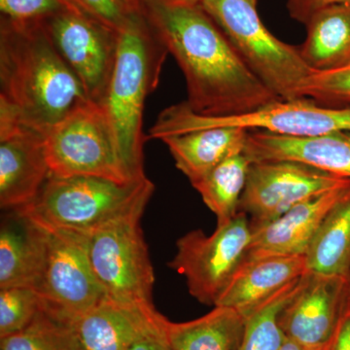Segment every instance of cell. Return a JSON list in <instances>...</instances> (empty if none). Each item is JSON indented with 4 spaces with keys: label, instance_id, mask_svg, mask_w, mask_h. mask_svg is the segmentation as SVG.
<instances>
[{
    "label": "cell",
    "instance_id": "obj_1",
    "mask_svg": "<svg viewBox=\"0 0 350 350\" xmlns=\"http://www.w3.org/2000/svg\"><path fill=\"white\" fill-rule=\"evenodd\" d=\"M142 10L180 66L185 103L193 111L232 116L280 100L253 75L200 3L142 0Z\"/></svg>",
    "mask_w": 350,
    "mask_h": 350
},
{
    "label": "cell",
    "instance_id": "obj_2",
    "mask_svg": "<svg viewBox=\"0 0 350 350\" xmlns=\"http://www.w3.org/2000/svg\"><path fill=\"white\" fill-rule=\"evenodd\" d=\"M6 21L0 38V100L48 130L89 98L42 22Z\"/></svg>",
    "mask_w": 350,
    "mask_h": 350
},
{
    "label": "cell",
    "instance_id": "obj_3",
    "mask_svg": "<svg viewBox=\"0 0 350 350\" xmlns=\"http://www.w3.org/2000/svg\"><path fill=\"white\" fill-rule=\"evenodd\" d=\"M133 17L119 34L116 63L107 94L100 103L126 172L133 179L145 178L144 112L147 96L155 91L167 54V46L140 17Z\"/></svg>",
    "mask_w": 350,
    "mask_h": 350
},
{
    "label": "cell",
    "instance_id": "obj_4",
    "mask_svg": "<svg viewBox=\"0 0 350 350\" xmlns=\"http://www.w3.org/2000/svg\"><path fill=\"white\" fill-rule=\"evenodd\" d=\"M154 190L148 177L121 183L50 174L36 199L16 211L54 227L91 232L117 219L144 213Z\"/></svg>",
    "mask_w": 350,
    "mask_h": 350
},
{
    "label": "cell",
    "instance_id": "obj_5",
    "mask_svg": "<svg viewBox=\"0 0 350 350\" xmlns=\"http://www.w3.org/2000/svg\"><path fill=\"white\" fill-rule=\"evenodd\" d=\"M200 5L222 29L230 42L271 93L283 100L304 98L303 88L314 72L299 47L276 38L248 0H200Z\"/></svg>",
    "mask_w": 350,
    "mask_h": 350
},
{
    "label": "cell",
    "instance_id": "obj_6",
    "mask_svg": "<svg viewBox=\"0 0 350 350\" xmlns=\"http://www.w3.org/2000/svg\"><path fill=\"white\" fill-rule=\"evenodd\" d=\"M232 126L289 137H312L333 131H350V107H325L310 98L278 100L232 116H204L193 111L185 101L165 108L159 115L149 137H165L200 129Z\"/></svg>",
    "mask_w": 350,
    "mask_h": 350
},
{
    "label": "cell",
    "instance_id": "obj_7",
    "mask_svg": "<svg viewBox=\"0 0 350 350\" xmlns=\"http://www.w3.org/2000/svg\"><path fill=\"white\" fill-rule=\"evenodd\" d=\"M45 148L51 175L138 180L126 172L107 113L94 101H85L50 126Z\"/></svg>",
    "mask_w": 350,
    "mask_h": 350
},
{
    "label": "cell",
    "instance_id": "obj_8",
    "mask_svg": "<svg viewBox=\"0 0 350 350\" xmlns=\"http://www.w3.org/2000/svg\"><path fill=\"white\" fill-rule=\"evenodd\" d=\"M38 222L43 228L44 253L34 290L44 312L68 323L107 298L90 261V232Z\"/></svg>",
    "mask_w": 350,
    "mask_h": 350
},
{
    "label": "cell",
    "instance_id": "obj_9",
    "mask_svg": "<svg viewBox=\"0 0 350 350\" xmlns=\"http://www.w3.org/2000/svg\"><path fill=\"white\" fill-rule=\"evenodd\" d=\"M131 214L90 232V261L108 298L122 303L155 306L153 265L140 219Z\"/></svg>",
    "mask_w": 350,
    "mask_h": 350
},
{
    "label": "cell",
    "instance_id": "obj_10",
    "mask_svg": "<svg viewBox=\"0 0 350 350\" xmlns=\"http://www.w3.org/2000/svg\"><path fill=\"white\" fill-rule=\"evenodd\" d=\"M251 239L250 218L239 213L211 234L194 230L182 236L169 266L186 278L193 298L215 306L243 264Z\"/></svg>",
    "mask_w": 350,
    "mask_h": 350
},
{
    "label": "cell",
    "instance_id": "obj_11",
    "mask_svg": "<svg viewBox=\"0 0 350 350\" xmlns=\"http://www.w3.org/2000/svg\"><path fill=\"white\" fill-rule=\"evenodd\" d=\"M349 182V178L294 161L251 163L239 213L250 218L253 231L301 202Z\"/></svg>",
    "mask_w": 350,
    "mask_h": 350
},
{
    "label": "cell",
    "instance_id": "obj_12",
    "mask_svg": "<svg viewBox=\"0 0 350 350\" xmlns=\"http://www.w3.org/2000/svg\"><path fill=\"white\" fill-rule=\"evenodd\" d=\"M42 24L89 100L100 105L116 63L120 33L92 19L75 5L64 7L42 21Z\"/></svg>",
    "mask_w": 350,
    "mask_h": 350
},
{
    "label": "cell",
    "instance_id": "obj_13",
    "mask_svg": "<svg viewBox=\"0 0 350 350\" xmlns=\"http://www.w3.org/2000/svg\"><path fill=\"white\" fill-rule=\"evenodd\" d=\"M46 131L0 100V206L3 211L29 206L49 178Z\"/></svg>",
    "mask_w": 350,
    "mask_h": 350
},
{
    "label": "cell",
    "instance_id": "obj_14",
    "mask_svg": "<svg viewBox=\"0 0 350 350\" xmlns=\"http://www.w3.org/2000/svg\"><path fill=\"white\" fill-rule=\"evenodd\" d=\"M349 303L347 276L308 271L300 289L282 308L278 323L288 340L321 347L335 335Z\"/></svg>",
    "mask_w": 350,
    "mask_h": 350
},
{
    "label": "cell",
    "instance_id": "obj_15",
    "mask_svg": "<svg viewBox=\"0 0 350 350\" xmlns=\"http://www.w3.org/2000/svg\"><path fill=\"white\" fill-rule=\"evenodd\" d=\"M167 319L155 306L107 297L66 324L79 350H129L140 338L163 330Z\"/></svg>",
    "mask_w": 350,
    "mask_h": 350
},
{
    "label": "cell",
    "instance_id": "obj_16",
    "mask_svg": "<svg viewBox=\"0 0 350 350\" xmlns=\"http://www.w3.org/2000/svg\"><path fill=\"white\" fill-rule=\"evenodd\" d=\"M349 191L350 182L301 202L273 222L253 230L244 262L306 255L327 214Z\"/></svg>",
    "mask_w": 350,
    "mask_h": 350
},
{
    "label": "cell",
    "instance_id": "obj_17",
    "mask_svg": "<svg viewBox=\"0 0 350 350\" xmlns=\"http://www.w3.org/2000/svg\"><path fill=\"white\" fill-rule=\"evenodd\" d=\"M243 153L251 163L294 161L350 179V131L289 137L248 131Z\"/></svg>",
    "mask_w": 350,
    "mask_h": 350
},
{
    "label": "cell",
    "instance_id": "obj_18",
    "mask_svg": "<svg viewBox=\"0 0 350 350\" xmlns=\"http://www.w3.org/2000/svg\"><path fill=\"white\" fill-rule=\"evenodd\" d=\"M308 271L306 255L271 256L244 262L215 306L234 308L246 317Z\"/></svg>",
    "mask_w": 350,
    "mask_h": 350
},
{
    "label": "cell",
    "instance_id": "obj_19",
    "mask_svg": "<svg viewBox=\"0 0 350 350\" xmlns=\"http://www.w3.org/2000/svg\"><path fill=\"white\" fill-rule=\"evenodd\" d=\"M0 229V289H36L44 253L42 226L19 211H8Z\"/></svg>",
    "mask_w": 350,
    "mask_h": 350
},
{
    "label": "cell",
    "instance_id": "obj_20",
    "mask_svg": "<svg viewBox=\"0 0 350 350\" xmlns=\"http://www.w3.org/2000/svg\"><path fill=\"white\" fill-rule=\"evenodd\" d=\"M248 131L232 126L200 129L162 138L175 165L191 184L230 157L243 153Z\"/></svg>",
    "mask_w": 350,
    "mask_h": 350
},
{
    "label": "cell",
    "instance_id": "obj_21",
    "mask_svg": "<svg viewBox=\"0 0 350 350\" xmlns=\"http://www.w3.org/2000/svg\"><path fill=\"white\" fill-rule=\"evenodd\" d=\"M245 317L227 306L185 322L165 321V335L174 350H237L243 337Z\"/></svg>",
    "mask_w": 350,
    "mask_h": 350
},
{
    "label": "cell",
    "instance_id": "obj_22",
    "mask_svg": "<svg viewBox=\"0 0 350 350\" xmlns=\"http://www.w3.org/2000/svg\"><path fill=\"white\" fill-rule=\"evenodd\" d=\"M305 25L306 40L299 50L306 63L313 70H329L349 61V5H335L323 9L315 14Z\"/></svg>",
    "mask_w": 350,
    "mask_h": 350
},
{
    "label": "cell",
    "instance_id": "obj_23",
    "mask_svg": "<svg viewBox=\"0 0 350 350\" xmlns=\"http://www.w3.org/2000/svg\"><path fill=\"white\" fill-rule=\"evenodd\" d=\"M306 258L312 273L338 276L350 273V191L327 214Z\"/></svg>",
    "mask_w": 350,
    "mask_h": 350
},
{
    "label": "cell",
    "instance_id": "obj_24",
    "mask_svg": "<svg viewBox=\"0 0 350 350\" xmlns=\"http://www.w3.org/2000/svg\"><path fill=\"white\" fill-rule=\"evenodd\" d=\"M251 162L244 153L226 159L204 178L192 184L206 206L217 218V227L228 224L239 213Z\"/></svg>",
    "mask_w": 350,
    "mask_h": 350
},
{
    "label": "cell",
    "instance_id": "obj_25",
    "mask_svg": "<svg viewBox=\"0 0 350 350\" xmlns=\"http://www.w3.org/2000/svg\"><path fill=\"white\" fill-rule=\"evenodd\" d=\"M303 276L246 315L243 337L237 350H278L284 344L287 338L280 328L278 317L284 306L300 289Z\"/></svg>",
    "mask_w": 350,
    "mask_h": 350
},
{
    "label": "cell",
    "instance_id": "obj_26",
    "mask_svg": "<svg viewBox=\"0 0 350 350\" xmlns=\"http://www.w3.org/2000/svg\"><path fill=\"white\" fill-rule=\"evenodd\" d=\"M0 350H79L68 324L41 310L24 330L0 338Z\"/></svg>",
    "mask_w": 350,
    "mask_h": 350
},
{
    "label": "cell",
    "instance_id": "obj_27",
    "mask_svg": "<svg viewBox=\"0 0 350 350\" xmlns=\"http://www.w3.org/2000/svg\"><path fill=\"white\" fill-rule=\"evenodd\" d=\"M43 310V301L29 287L0 289V338L24 330Z\"/></svg>",
    "mask_w": 350,
    "mask_h": 350
},
{
    "label": "cell",
    "instance_id": "obj_28",
    "mask_svg": "<svg viewBox=\"0 0 350 350\" xmlns=\"http://www.w3.org/2000/svg\"><path fill=\"white\" fill-rule=\"evenodd\" d=\"M304 98L325 107H345L350 103V59L338 68L314 71L303 88Z\"/></svg>",
    "mask_w": 350,
    "mask_h": 350
},
{
    "label": "cell",
    "instance_id": "obj_29",
    "mask_svg": "<svg viewBox=\"0 0 350 350\" xmlns=\"http://www.w3.org/2000/svg\"><path fill=\"white\" fill-rule=\"evenodd\" d=\"M83 13L115 32H121L133 14L120 0H69Z\"/></svg>",
    "mask_w": 350,
    "mask_h": 350
},
{
    "label": "cell",
    "instance_id": "obj_30",
    "mask_svg": "<svg viewBox=\"0 0 350 350\" xmlns=\"http://www.w3.org/2000/svg\"><path fill=\"white\" fill-rule=\"evenodd\" d=\"M68 5V0H0L6 19L18 23L42 22Z\"/></svg>",
    "mask_w": 350,
    "mask_h": 350
},
{
    "label": "cell",
    "instance_id": "obj_31",
    "mask_svg": "<svg viewBox=\"0 0 350 350\" xmlns=\"http://www.w3.org/2000/svg\"><path fill=\"white\" fill-rule=\"evenodd\" d=\"M335 5L350 6V0H287L290 16L304 25L319 11Z\"/></svg>",
    "mask_w": 350,
    "mask_h": 350
},
{
    "label": "cell",
    "instance_id": "obj_32",
    "mask_svg": "<svg viewBox=\"0 0 350 350\" xmlns=\"http://www.w3.org/2000/svg\"><path fill=\"white\" fill-rule=\"evenodd\" d=\"M327 350H350V303Z\"/></svg>",
    "mask_w": 350,
    "mask_h": 350
},
{
    "label": "cell",
    "instance_id": "obj_33",
    "mask_svg": "<svg viewBox=\"0 0 350 350\" xmlns=\"http://www.w3.org/2000/svg\"><path fill=\"white\" fill-rule=\"evenodd\" d=\"M129 350H174L170 347L165 329L140 338Z\"/></svg>",
    "mask_w": 350,
    "mask_h": 350
},
{
    "label": "cell",
    "instance_id": "obj_34",
    "mask_svg": "<svg viewBox=\"0 0 350 350\" xmlns=\"http://www.w3.org/2000/svg\"><path fill=\"white\" fill-rule=\"evenodd\" d=\"M330 342L328 344L321 345V347H310V345L300 344V342H294V340H288L287 338L284 344L278 350H327Z\"/></svg>",
    "mask_w": 350,
    "mask_h": 350
},
{
    "label": "cell",
    "instance_id": "obj_35",
    "mask_svg": "<svg viewBox=\"0 0 350 350\" xmlns=\"http://www.w3.org/2000/svg\"><path fill=\"white\" fill-rule=\"evenodd\" d=\"M120 1L131 12H139L142 10V0H120Z\"/></svg>",
    "mask_w": 350,
    "mask_h": 350
},
{
    "label": "cell",
    "instance_id": "obj_36",
    "mask_svg": "<svg viewBox=\"0 0 350 350\" xmlns=\"http://www.w3.org/2000/svg\"><path fill=\"white\" fill-rule=\"evenodd\" d=\"M178 1L191 2V3H200V0H178Z\"/></svg>",
    "mask_w": 350,
    "mask_h": 350
},
{
    "label": "cell",
    "instance_id": "obj_37",
    "mask_svg": "<svg viewBox=\"0 0 350 350\" xmlns=\"http://www.w3.org/2000/svg\"><path fill=\"white\" fill-rule=\"evenodd\" d=\"M347 285H349V298H350V273L347 275Z\"/></svg>",
    "mask_w": 350,
    "mask_h": 350
},
{
    "label": "cell",
    "instance_id": "obj_38",
    "mask_svg": "<svg viewBox=\"0 0 350 350\" xmlns=\"http://www.w3.org/2000/svg\"><path fill=\"white\" fill-rule=\"evenodd\" d=\"M248 1H250L251 3L255 4V5H256L257 0H248Z\"/></svg>",
    "mask_w": 350,
    "mask_h": 350
},
{
    "label": "cell",
    "instance_id": "obj_39",
    "mask_svg": "<svg viewBox=\"0 0 350 350\" xmlns=\"http://www.w3.org/2000/svg\"><path fill=\"white\" fill-rule=\"evenodd\" d=\"M68 1L69 2V0H68ZM69 3H70V2H69Z\"/></svg>",
    "mask_w": 350,
    "mask_h": 350
}]
</instances>
